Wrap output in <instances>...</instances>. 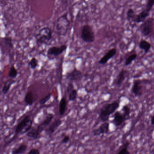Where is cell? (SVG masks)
Here are the masks:
<instances>
[{
    "label": "cell",
    "mask_w": 154,
    "mask_h": 154,
    "mask_svg": "<svg viewBox=\"0 0 154 154\" xmlns=\"http://www.w3.org/2000/svg\"><path fill=\"white\" fill-rule=\"evenodd\" d=\"M150 13V12L148 11L144 8V10H143L138 14H136L134 18L132 21L135 23H142L149 17Z\"/></svg>",
    "instance_id": "16"
},
{
    "label": "cell",
    "mask_w": 154,
    "mask_h": 154,
    "mask_svg": "<svg viewBox=\"0 0 154 154\" xmlns=\"http://www.w3.org/2000/svg\"><path fill=\"white\" fill-rule=\"evenodd\" d=\"M154 18L153 17L146 19L139 26V30L142 35L148 37L152 32L153 29Z\"/></svg>",
    "instance_id": "6"
},
{
    "label": "cell",
    "mask_w": 154,
    "mask_h": 154,
    "mask_svg": "<svg viewBox=\"0 0 154 154\" xmlns=\"http://www.w3.org/2000/svg\"><path fill=\"white\" fill-rule=\"evenodd\" d=\"M70 26V21L65 14L58 18L56 23V30L58 35L65 36L66 35Z\"/></svg>",
    "instance_id": "2"
},
{
    "label": "cell",
    "mask_w": 154,
    "mask_h": 154,
    "mask_svg": "<svg viewBox=\"0 0 154 154\" xmlns=\"http://www.w3.org/2000/svg\"><path fill=\"white\" fill-rule=\"evenodd\" d=\"M52 1H56V0H52Z\"/></svg>",
    "instance_id": "37"
},
{
    "label": "cell",
    "mask_w": 154,
    "mask_h": 154,
    "mask_svg": "<svg viewBox=\"0 0 154 154\" xmlns=\"http://www.w3.org/2000/svg\"><path fill=\"white\" fill-rule=\"evenodd\" d=\"M41 134L37 128H32L31 129L26 133V136L29 138L33 139H38L39 137Z\"/></svg>",
    "instance_id": "20"
},
{
    "label": "cell",
    "mask_w": 154,
    "mask_h": 154,
    "mask_svg": "<svg viewBox=\"0 0 154 154\" xmlns=\"http://www.w3.org/2000/svg\"><path fill=\"white\" fill-rule=\"evenodd\" d=\"M28 65L31 69H35L37 68L38 65V60L36 58H32L28 63Z\"/></svg>",
    "instance_id": "28"
},
{
    "label": "cell",
    "mask_w": 154,
    "mask_h": 154,
    "mask_svg": "<svg viewBox=\"0 0 154 154\" xmlns=\"http://www.w3.org/2000/svg\"><path fill=\"white\" fill-rule=\"evenodd\" d=\"M52 38V30L48 27L42 28L35 36L36 43L39 45L48 44Z\"/></svg>",
    "instance_id": "3"
},
{
    "label": "cell",
    "mask_w": 154,
    "mask_h": 154,
    "mask_svg": "<svg viewBox=\"0 0 154 154\" xmlns=\"http://www.w3.org/2000/svg\"><path fill=\"white\" fill-rule=\"evenodd\" d=\"M68 46L66 45H62L60 47H50L47 51V55L49 57H58L64 53L67 49Z\"/></svg>",
    "instance_id": "7"
},
{
    "label": "cell",
    "mask_w": 154,
    "mask_h": 154,
    "mask_svg": "<svg viewBox=\"0 0 154 154\" xmlns=\"http://www.w3.org/2000/svg\"><path fill=\"white\" fill-rule=\"evenodd\" d=\"M66 91L68 95L69 100L70 101H75L78 97V91L75 88L72 83H69L67 86Z\"/></svg>",
    "instance_id": "17"
},
{
    "label": "cell",
    "mask_w": 154,
    "mask_h": 154,
    "mask_svg": "<svg viewBox=\"0 0 154 154\" xmlns=\"http://www.w3.org/2000/svg\"><path fill=\"white\" fill-rule=\"evenodd\" d=\"M109 131V124L107 122H103L98 128L92 131L93 136L95 137L104 135L108 134Z\"/></svg>",
    "instance_id": "8"
},
{
    "label": "cell",
    "mask_w": 154,
    "mask_h": 154,
    "mask_svg": "<svg viewBox=\"0 0 154 154\" xmlns=\"http://www.w3.org/2000/svg\"><path fill=\"white\" fill-rule=\"evenodd\" d=\"M117 53L116 49L113 48L109 50L99 60L98 63L100 65H105L111 59L113 58Z\"/></svg>",
    "instance_id": "15"
},
{
    "label": "cell",
    "mask_w": 154,
    "mask_h": 154,
    "mask_svg": "<svg viewBox=\"0 0 154 154\" xmlns=\"http://www.w3.org/2000/svg\"><path fill=\"white\" fill-rule=\"evenodd\" d=\"M62 121L60 119H57L51 122V124L45 129V132L49 136L52 135L57 129L62 125Z\"/></svg>",
    "instance_id": "14"
},
{
    "label": "cell",
    "mask_w": 154,
    "mask_h": 154,
    "mask_svg": "<svg viewBox=\"0 0 154 154\" xmlns=\"http://www.w3.org/2000/svg\"><path fill=\"white\" fill-rule=\"evenodd\" d=\"M119 102L113 101L103 106L99 113V119L103 122H107L111 115H113L119 108Z\"/></svg>",
    "instance_id": "1"
},
{
    "label": "cell",
    "mask_w": 154,
    "mask_h": 154,
    "mask_svg": "<svg viewBox=\"0 0 154 154\" xmlns=\"http://www.w3.org/2000/svg\"><path fill=\"white\" fill-rule=\"evenodd\" d=\"M139 48L143 51L145 54H147L152 48V44L146 40H141L139 43Z\"/></svg>",
    "instance_id": "18"
},
{
    "label": "cell",
    "mask_w": 154,
    "mask_h": 154,
    "mask_svg": "<svg viewBox=\"0 0 154 154\" xmlns=\"http://www.w3.org/2000/svg\"><path fill=\"white\" fill-rule=\"evenodd\" d=\"M131 92L135 97H141L143 94V85L142 81L140 79L134 80L131 89Z\"/></svg>",
    "instance_id": "9"
},
{
    "label": "cell",
    "mask_w": 154,
    "mask_h": 154,
    "mask_svg": "<svg viewBox=\"0 0 154 154\" xmlns=\"http://www.w3.org/2000/svg\"><path fill=\"white\" fill-rule=\"evenodd\" d=\"M51 96H52V95H51V93H50L48 94V95H46L45 97L42 98L40 100L39 102L40 105H43L46 104L48 100H50L51 98Z\"/></svg>",
    "instance_id": "31"
},
{
    "label": "cell",
    "mask_w": 154,
    "mask_h": 154,
    "mask_svg": "<svg viewBox=\"0 0 154 154\" xmlns=\"http://www.w3.org/2000/svg\"><path fill=\"white\" fill-rule=\"evenodd\" d=\"M32 119L29 115L25 116L16 126L14 131L16 135H23L29 132L32 128Z\"/></svg>",
    "instance_id": "4"
},
{
    "label": "cell",
    "mask_w": 154,
    "mask_h": 154,
    "mask_svg": "<svg viewBox=\"0 0 154 154\" xmlns=\"http://www.w3.org/2000/svg\"><path fill=\"white\" fill-rule=\"evenodd\" d=\"M81 38L86 43H92L95 41V33L91 26L88 24H85L82 26L81 32Z\"/></svg>",
    "instance_id": "5"
},
{
    "label": "cell",
    "mask_w": 154,
    "mask_h": 154,
    "mask_svg": "<svg viewBox=\"0 0 154 154\" xmlns=\"http://www.w3.org/2000/svg\"><path fill=\"white\" fill-rule=\"evenodd\" d=\"M154 6V0H147V3L146 5L145 9H146L149 12H151Z\"/></svg>",
    "instance_id": "32"
},
{
    "label": "cell",
    "mask_w": 154,
    "mask_h": 154,
    "mask_svg": "<svg viewBox=\"0 0 154 154\" xmlns=\"http://www.w3.org/2000/svg\"><path fill=\"white\" fill-rule=\"evenodd\" d=\"M54 118V116L52 113H48L47 115L43 121L37 127V128L40 134H41L51 124Z\"/></svg>",
    "instance_id": "11"
},
{
    "label": "cell",
    "mask_w": 154,
    "mask_h": 154,
    "mask_svg": "<svg viewBox=\"0 0 154 154\" xmlns=\"http://www.w3.org/2000/svg\"><path fill=\"white\" fill-rule=\"evenodd\" d=\"M18 75V72L17 69L15 68L14 66H12L9 70V74H8L9 77L11 79H14L17 77Z\"/></svg>",
    "instance_id": "29"
},
{
    "label": "cell",
    "mask_w": 154,
    "mask_h": 154,
    "mask_svg": "<svg viewBox=\"0 0 154 154\" xmlns=\"http://www.w3.org/2000/svg\"><path fill=\"white\" fill-rule=\"evenodd\" d=\"M70 140V137L69 135H65L63 137V138L61 140V143L62 144H67L69 142Z\"/></svg>",
    "instance_id": "33"
},
{
    "label": "cell",
    "mask_w": 154,
    "mask_h": 154,
    "mask_svg": "<svg viewBox=\"0 0 154 154\" xmlns=\"http://www.w3.org/2000/svg\"><path fill=\"white\" fill-rule=\"evenodd\" d=\"M15 81L14 79H10L5 82L2 88V92L3 94L5 95L8 93L11 88V86L15 82Z\"/></svg>",
    "instance_id": "24"
},
{
    "label": "cell",
    "mask_w": 154,
    "mask_h": 154,
    "mask_svg": "<svg viewBox=\"0 0 154 154\" xmlns=\"http://www.w3.org/2000/svg\"><path fill=\"white\" fill-rule=\"evenodd\" d=\"M4 41L5 45L9 47L10 48H14L13 44L12 42V38L10 37H5L3 38Z\"/></svg>",
    "instance_id": "30"
},
{
    "label": "cell",
    "mask_w": 154,
    "mask_h": 154,
    "mask_svg": "<svg viewBox=\"0 0 154 154\" xmlns=\"http://www.w3.org/2000/svg\"><path fill=\"white\" fill-rule=\"evenodd\" d=\"M137 55L136 53H133L131 54L130 56H128L126 59L125 61V66H130V65L132 64L133 62H134L137 58Z\"/></svg>",
    "instance_id": "25"
},
{
    "label": "cell",
    "mask_w": 154,
    "mask_h": 154,
    "mask_svg": "<svg viewBox=\"0 0 154 154\" xmlns=\"http://www.w3.org/2000/svg\"><path fill=\"white\" fill-rule=\"evenodd\" d=\"M24 102L27 106H31L34 103V97L31 91H28L26 94L24 98Z\"/></svg>",
    "instance_id": "23"
},
{
    "label": "cell",
    "mask_w": 154,
    "mask_h": 154,
    "mask_svg": "<svg viewBox=\"0 0 154 154\" xmlns=\"http://www.w3.org/2000/svg\"><path fill=\"white\" fill-rule=\"evenodd\" d=\"M151 124L152 126H154V116H152L151 119Z\"/></svg>",
    "instance_id": "35"
},
{
    "label": "cell",
    "mask_w": 154,
    "mask_h": 154,
    "mask_svg": "<svg viewBox=\"0 0 154 154\" xmlns=\"http://www.w3.org/2000/svg\"><path fill=\"white\" fill-rule=\"evenodd\" d=\"M28 154H40V152L37 148H32L30 150Z\"/></svg>",
    "instance_id": "34"
},
{
    "label": "cell",
    "mask_w": 154,
    "mask_h": 154,
    "mask_svg": "<svg viewBox=\"0 0 154 154\" xmlns=\"http://www.w3.org/2000/svg\"><path fill=\"white\" fill-rule=\"evenodd\" d=\"M136 14L135 11L134 10L132 9V8H129L127 12V19L129 21H132L134 20V18Z\"/></svg>",
    "instance_id": "27"
},
{
    "label": "cell",
    "mask_w": 154,
    "mask_h": 154,
    "mask_svg": "<svg viewBox=\"0 0 154 154\" xmlns=\"http://www.w3.org/2000/svg\"><path fill=\"white\" fill-rule=\"evenodd\" d=\"M28 146L25 143H21L12 150L11 154H23L27 151Z\"/></svg>",
    "instance_id": "19"
},
{
    "label": "cell",
    "mask_w": 154,
    "mask_h": 154,
    "mask_svg": "<svg viewBox=\"0 0 154 154\" xmlns=\"http://www.w3.org/2000/svg\"><path fill=\"white\" fill-rule=\"evenodd\" d=\"M122 111L126 119L127 120H128L130 118V114H131V109L130 107L128 105H125L122 108Z\"/></svg>",
    "instance_id": "26"
},
{
    "label": "cell",
    "mask_w": 154,
    "mask_h": 154,
    "mask_svg": "<svg viewBox=\"0 0 154 154\" xmlns=\"http://www.w3.org/2000/svg\"><path fill=\"white\" fill-rule=\"evenodd\" d=\"M130 143L129 141L125 142L119 147V150L116 154H130V152L128 150Z\"/></svg>",
    "instance_id": "22"
},
{
    "label": "cell",
    "mask_w": 154,
    "mask_h": 154,
    "mask_svg": "<svg viewBox=\"0 0 154 154\" xmlns=\"http://www.w3.org/2000/svg\"><path fill=\"white\" fill-rule=\"evenodd\" d=\"M67 102L66 98L63 97L61 98L59 102V112L60 116H63L65 115L66 109Z\"/></svg>",
    "instance_id": "21"
},
{
    "label": "cell",
    "mask_w": 154,
    "mask_h": 154,
    "mask_svg": "<svg viewBox=\"0 0 154 154\" xmlns=\"http://www.w3.org/2000/svg\"><path fill=\"white\" fill-rule=\"evenodd\" d=\"M128 1H133V0H128Z\"/></svg>",
    "instance_id": "36"
},
{
    "label": "cell",
    "mask_w": 154,
    "mask_h": 154,
    "mask_svg": "<svg viewBox=\"0 0 154 154\" xmlns=\"http://www.w3.org/2000/svg\"><path fill=\"white\" fill-rule=\"evenodd\" d=\"M129 74V71L127 69H121L114 81V85L117 88L121 87Z\"/></svg>",
    "instance_id": "10"
},
{
    "label": "cell",
    "mask_w": 154,
    "mask_h": 154,
    "mask_svg": "<svg viewBox=\"0 0 154 154\" xmlns=\"http://www.w3.org/2000/svg\"><path fill=\"white\" fill-rule=\"evenodd\" d=\"M82 77V72L76 68H74L66 74V79L70 82L77 81L80 80Z\"/></svg>",
    "instance_id": "13"
},
{
    "label": "cell",
    "mask_w": 154,
    "mask_h": 154,
    "mask_svg": "<svg viewBox=\"0 0 154 154\" xmlns=\"http://www.w3.org/2000/svg\"><path fill=\"white\" fill-rule=\"evenodd\" d=\"M126 120L122 112L116 111L114 113L112 122L116 127H119L122 125Z\"/></svg>",
    "instance_id": "12"
}]
</instances>
